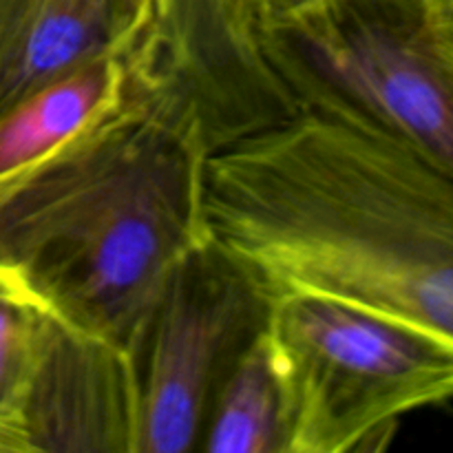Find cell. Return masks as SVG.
I'll return each mask as SVG.
<instances>
[{
    "label": "cell",
    "mask_w": 453,
    "mask_h": 453,
    "mask_svg": "<svg viewBox=\"0 0 453 453\" xmlns=\"http://www.w3.org/2000/svg\"><path fill=\"white\" fill-rule=\"evenodd\" d=\"M208 230L273 296H339L453 343V180L317 111L208 157Z\"/></svg>",
    "instance_id": "cell-1"
},
{
    "label": "cell",
    "mask_w": 453,
    "mask_h": 453,
    "mask_svg": "<svg viewBox=\"0 0 453 453\" xmlns=\"http://www.w3.org/2000/svg\"><path fill=\"white\" fill-rule=\"evenodd\" d=\"M202 122L131 60L124 96L0 177V268L66 323L131 352L177 261L211 234Z\"/></svg>",
    "instance_id": "cell-2"
},
{
    "label": "cell",
    "mask_w": 453,
    "mask_h": 453,
    "mask_svg": "<svg viewBox=\"0 0 453 453\" xmlns=\"http://www.w3.org/2000/svg\"><path fill=\"white\" fill-rule=\"evenodd\" d=\"M268 334L290 401V453L379 451L411 411L453 403L449 339L365 305L290 290Z\"/></svg>",
    "instance_id": "cell-3"
},
{
    "label": "cell",
    "mask_w": 453,
    "mask_h": 453,
    "mask_svg": "<svg viewBox=\"0 0 453 453\" xmlns=\"http://www.w3.org/2000/svg\"><path fill=\"white\" fill-rule=\"evenodd\" d=\"M432 0H323L259 31L296 111L374 128L453 180V78L434 44Z\"/></svg>",
    "instance_id": "cell-4"
},
{
    "label": "cell",
    "mask_w": 453,
    "mask_h": 453,
    "mask_svg": "<svg viewBox=\"0 0 453 453\" xmlns=\"http://www.w3.org/2000/svg\"><path fill=\"white\" fill-rule=\"evenodd\" d=\"M273 295L212 234L164 281L131 348L137 385L135 453L199 449L217 385L265 330Z\"/></svg>",
    "instance_id": "cell-5"
},
{
    "label": "cell",
    "mask_w": 453,
    "mask_h": 453,
    "mask_svg": "<svg viewBox=\"0 0 453 453\" xmlns=\"http://www.w3.org/2000/svg\"><path fill=\"white\" fill-rule=\"evenodd\" d=\"M133 58L190 102L212 153L296 113L234 0H153Z\"/></svg>",
    "instance_id": "cell-6"
},
{
    "label": "cell",
    "mask_w": 453,
    "mask_h": 453,
    "mask_svg": "<svg viewBox=\"0 0 453 453\" xmlns=\"http://www.w3.org/2000/svg\"><path fill=\"white\" fill-rule=\"evenodd\" d=\"M131 354L51 312L16 420L20 453H135Z\"/></svg>",
    "instance_id": "cell-7"
},
{
    "label": "cell",
    "mask_w": 453,
    "mask_h": 453,
    "mask_svg": "<svg viewBox=\"0 0 453 453\" xmlns=\"http://www.w3.org/2000/svg\"><path fill=\"white\" fill-rule=\"evenodd\" d=\"M135 51L119 0H0V118L78 66Z\"/></svg>",
    "instance_id": "cell-8"
},
{
    "label": "cell",
    "mask_w": 453,
    "mask_h": 453,
    "mask_svg": "<svg viewBox=\"0 0 453 453\" xmlns=\"http://www.w3.org/2000/svg\"><path fill=\"white\" fill-rule=\"evenodd\" d=\"M131 58L109 56L38 88L0 118V177L60 149L124 96Z\"/></svg>",
    "instance_id": "cell-9"
},
{
    "label": "cell",
    "mask_w": 453,
    "mask_h": 453,
    "mask_svg": "<svg viewBox=\"0 0 453 453\" xmlns=\"http://www.w3.org/2000/svg\"><path fill=\"white\" fill-rule=\"evenodd\" d=\"M197 451L290 453V401L268 326L217 385Z\"/></svg>",
    "instance_id": "cell-10"
},
{
    "label": "cell",
    "mask_w": 453,
    "mask_h": 453,
    "mask_svg": "<svg viewBox=\"0 0 453 453\" xmlns=\"http://www.w3.org/2000/svg\"><path fill=\"white\" fill-rule=\"evenodd\" d=\"M51 310L29 290L0 292V438L4 453H20L16 420L38 361Z\"/></svg>",
    "instance_id": "cell-11"
},
{
    "label": "cell",
    "mask_w": 453,
    "mask_h": 453,
    "mask_svg": "<svg viewBox=\"0 0 453 453\" xmlns=\"http://www.w3.org/2000/svg\"><path fill=\"white\" fill-rule=\"evenodd\" d=\"M234 3H237L243 18L259 34L264 27L299 16V13L321 4L323 0H234Z\"/></svg>",
    "instance_id": "cell-12"
},
{
    "label": "cell",
    "mask_w": 453,
    "mask_h": 453,
    "mask_svg": "<svg viewBox=\"0 0 453 453\" xmlns=\"http://www.w3.org/2000/svg\"><path fill=\"white\" fill-rule=\"evenodd\" d=\"M434 44L453 78V0H432L429 4Z\"/></svg>",
    "instance_id": "cell-13"
},
{
    "label": "cell",
    "mask_w": 453,
    "mask_h": 453,
    "mask_svg": "<svg viewBox=\"0 0 453 453\" xmlns=\"http://www.w3.org/2000/svg\"><path fill=\"white\" fill-rule=\"evenodd\" d=\"M119 4H122L124 16H127L128 25H131L133 34H135L137 49H140L146 34H149L150 20H153V0H119Z\"/></svg>",
    "instance_id": "cell-14"
},
{
    "label": "cell",
    "mask_w": 453,
    "mask_h": 453,
    "mask_svg": "<svg viewBox=\"0 0 453 453\" xmlns=\"http://www.w3.org/2000/svg\"><path fill=\"white\" fill-rule=\"evenodd\" d=\"M9 290H27V286L18 279V274L12 273V270L0 268V292Z\"/></svg>",
    "instance_id": "cell-15"
},
{
    "label": "cell",
    "mask_w": 453,
    "mask_h": 453,
    "mask_svg": "<svg viewBox=\"0 0 453 453\" xmlns=\"http://www.w3.org/2000/svg\"><path fill=\"white\" fill-rule=\"evenodd\" d=\"M0 453H4V445H3V438H0Z\"/></svg>",
    "instance_id": "cell-16"
}]
</instances>
